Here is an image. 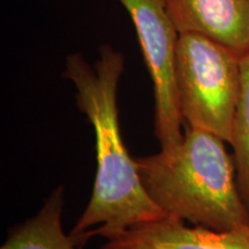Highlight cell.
Listing matches in <instances>:
<instances>
[{"mask_svg": "<svg viewBox=\"0 0 249 249\" xmlns=\"http://www.w3.org/2000/svg\"><path fill=\"white\" fill-rule=\"evenodd\" d=\"M213 133L187 126L179 145L136 158L145 192L170 216L216 231L249 224L232 156Z\"/></svg>", "mask_w": 249, "mask_h": 249, "instance_id": "2", "label": "cell"}, {"mask_svg": "<svg viewBox=\"0 0 249 249\" xmlns=\"http://www.w3.org/2000/svg\"><path fill=\"white\" fill-rule=\"evenodd\" d=\"M167 217L140 224L107 240L101 249H249V224L229 231H216Z\"/></svg>", "mask_w": 249, "mask_h": 249, "instance_id": "6", "label": "cell"}, {"mask_svg": "<svg viewBox=\"0 0 249 249\" xmlns=\"http://www.w3.org/2000/svg\"><path fill=\"white\" fill-rule=\"evenodd\" d=\"M230 144L239 193L249 211V54L241 58V89Z\"/></svg>", "mask_w": 249, "mask_h": 249, "instance_id": "8", "label": "cell"}, {"mask_svg": "<svg viewBox=\"0 0 249 249\" xmlns=\"http://www.w3.org/2000/svg\"><path fill=\"white\" fill-rule=\"evenodd\" d=\"M64 187H58L46 198L36 216L9 232L1 249H75L79 240L62 230Z\"/></svg>", "mask_w": 249, "mask_h": 249, "instance_id": "7", "label": "cell"}, {"mask_svg": "<svg viewBox=\"0 0 249 249\" xmlns=\"http://www.w3.org/2000/svg\"><path fill=\"white\" fill-rule=\"evenodd\" d=\"M124 70V54L102 45L93 65L80 53L68 55L62 74L75 87L77 107L96 136L97 171L91 198L71 233L80 245L95 235L110 240L133 226L170 217L145 192L135 160L121 138L117 97Z\"/></svg>", "mask_w": 249, "mask_h": 249, "instance_id": "1", "label": "cell"}, {"mask_svg": "<svg viewBox=\"0 0 249 249\" xmlns=\"http://www.w3.org/2000/svg\"><path fill=\"white\" fill-rule=\"evenodd\" d=\"M135 27L155 97V134L161 151L180 144L183 119L176 83V55L180 33L165 0H119Z\"/></svg>", "mask_w": 249, "mask_h": 249, "instance_id": "4", "label": "cell"}, {"mask_svg": "<svg viewBox=\"0 0 249 249\" xmlns=\"http://www.w3.org/2000/svg\"><path fill=\"white\" fill-rule=\"evenodd\" d=\"M75 249H81V248H75Z\"/></svg>", "mask_w": 249, "mask_h": 249, "instance_id": "9", "label": "cell"}, {"mask_svg": "<svg viewBox=\"0 0 249 249\" xmlns=\"http://www.w3.org/2000/svg\"><path fill=\"white\" fill-rule=\"evenodd\" d=\"M176 83L183 124L230 143L240 97L241 58L204 36L180 34Z\"/></svg>", "mask_w": 249, "mask_h": 249, "instance_id": "3", "label": "cell"}, {"mask_svg": "<svg viewBox=\"0 0 249 249\" xmlns=\"http://www.w3.org/2000/svg\"><path fill=\"white\" fill-rule=\"evenodd\" d=\"M180 34L204 36L238 55L249 54V0H165Z\"/></svg>", "mask_w": 249, "mask_h": 249, "instance_id": "5", "label": "cell"}]
</instances>
